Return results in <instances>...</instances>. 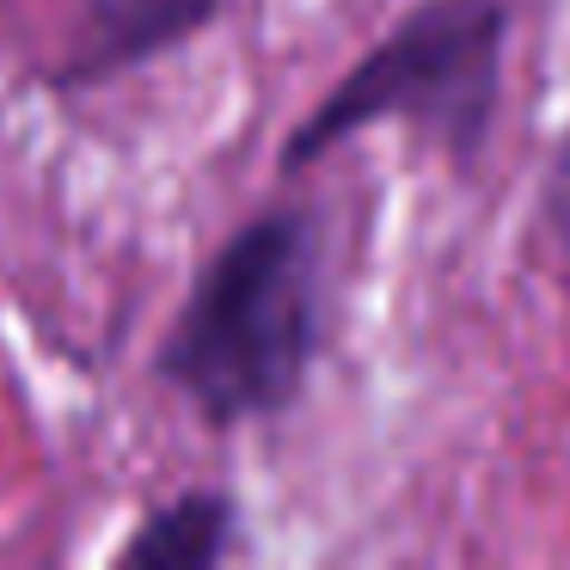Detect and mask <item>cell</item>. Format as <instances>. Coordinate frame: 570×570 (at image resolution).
Masks as SVG:
<instances>
[{
  "instance_id": "cell-4",
  "label": "cell",
  "mask_w": 570,
  "mask_h": 570,
  "mask_svg": "<svg viewBox=\"0 0 570 570\" xmlns=\"http://www.w3.org/2000/svg\"><path fill=\"white\" fill-rule=\"evenodd\" d=\"M239 552V503L222 484L178 491L173 503L148 509L111 552L124 570H222Z\"/></svg>"
},
{
  "instance_id": "cell-5",
  "label": "cell",
  "mask_w": 570,
  "mask_h": 570,
  "mask_svg": "<svg viewBox=\"0 0 570 570\" xmlns=\"http://www.w3.org/2000/svg\"><path fill=\"white\" fill-rule=\"evenodd\" d=\"M546 209H552V239L570 252V136L558 141L552 173H546Z\"/></svg>"
},
{
  "instance_id": "cell-1",
  "label": "cell",
  "mask_w": 570,
  "mask_h": 570,
  "mask_svg": "<svg viewBox=\"0 0 570 570\" xmlns=\"http://www.w3.org/2000/svg\"><path fill=\"white\" fill-rule=\"evenodd\" d=\"M325 344V227L307 203L239 222L173 313L154 381L209 430L283 417Z\"/></svg>"
},
{
  "instance_id": "cell-2",
  "label": "cell",
  "mask_w": 570,
  "mask_h": 570,
  "mask_svg": "<svg viewBox=\"0 0 570 570\" xmlns=\"http://www.w3.org/2000/svg\"><path fill=\"white\" fill-rule=\"evenodd\" d=\"M509 0H417L386 26L362 62L332 80L320 105L288 129L276 173L301 178L332 148L374 124H405L454 166H472L503 105Z\"/></svg>"
},
{
  "instance_id": "cell-3",
  "label": "cell",
  "mask_w": 570,
  "mask_h": 570,
  "mask_svg": "<svg viewBox=\"0 0 570 570\" xmlns=\"http://www.w3.org/2000/svg\"><path fill=\"white\" fill-rule=\"evenodd\" d=\"M227 13V0H87L75 19V43L50 68L56 92H99L160 56L185 50L190 38Z\"/></svg>"
}]
</instances>
